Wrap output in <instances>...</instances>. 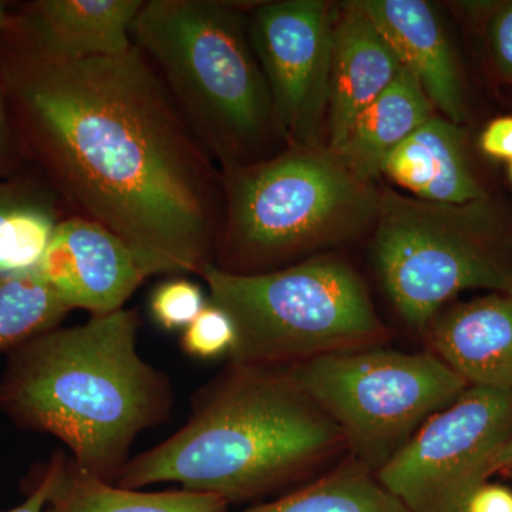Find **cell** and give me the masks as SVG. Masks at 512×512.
Instances as JSON below:
<instances>
[{"instance_id": "obj_1", "label": "cell", "mask_w": 512, "mask_h": 512, "mask_svg": "<svg viewBox=\"0 0 512 512\" xmlns=\"http://www.w3.org/2000/svg\"><path fill=\"white\" fill-rule=\"evenodd\" d=\"M0 80L26 160L74 217L120 238L146 278L214 262L221 171L136 46L62 60L8 28Z\"/></svg>"}, {"instance_id": "obj_2", "label": "cell", "mask_w": 512, "mask_h": 512, "mask_svg": "<svg viewBox=\"0 0 512 512\" xmlns=\"http://www.w3.org/2000/svg\"><path fill=\"white\" fill-rule=\"evenodd\" d=\"M137 309L57 326L8 353L0 410L62 441L84 473L116 484L143 431L171 419L173 386L138 352Z\"/></svg>"}, {"instance_id": "obj_3", "label": "cell", "mask_w": 512, "mask_h": 512, "mask_svg": "<svg viewBox=\"0 0 512 512\" xmlns=\"http://www.w3.org/2000/svg\"><path fill=\"white\" fill-rule=\"evenodd\" d=\"M346 451L342 434L285 367L234 365L202 386L177 433L130 458L117 485L180 484L245 501Z\"/></svg>"}, {"instance_id": "obj_4", "label": "cell", "mask_w": 512, "mask_h": 512, "mask_svg": "<svg viewBox=\"0 0 512 512\" xmlns=\"http://www.w3.org/2000/svg\"><path fill=\"white\" fill-rule=\"evenodd\" d=\"M130 35L220 168L268 158L266 148L281 137L241 6L144 0Z\"/></svg>"}, {"instance_id": "obj_5", "label": "cell", "mask_w": 512, "mask_h": 512, "mask_svg": "<svg viewBox=\"0 0 512 512\" xmlns=\"http://www.w3.org/2000/svg\"><path fill=\"white\" fill-rule=\"evenodd\" d=\"M220 171L224 214L212 265L228 274L278 271L375 224L380 191L328 146L285 144L265 160Z\"/></svg>"}, {"instance_id": "obj_6", "label": "cell", "mask_w": 512, "mask_h": 512, "mask_svg": "<svg viewBox=\"0 0 512 512\" xmlns=\"http://www.w3.org/2000/svg\"><path fill=\"white\" fill-rule=\"evenodd\" d=\"M200 278L210 302L234 322L237 340L228 355L234 365L289 367L390 339L365 282L336 256L259 275L228 274L210 264Z\"/></svg>"}, {"instance_id": "obj_7", "label": "cell", "mask_w": 512, "mask_h": 512, "mask_svg": "<svg viewBox=\"0 0 512 512\" xmlns=\"http://www.w3.org/2000/svg\"><path fill=\"white\" fill-rule=\"evenodd\" d=\"M373 225L384 289L407 328L421 336L458 293L512 288L505 225L488 198L450 205L384 190Z\"/></svg>"}, {"instance_id": "obj_8", "label": "cell", "mask_w": 512, "mask_h": 512, "mask_svg": "<svg viewBox=\"0 0 512 512\" xmlns=\"http://www.w3.org/2000/svg\"><path fill=\"white\" fill-rule=\"evenodd\" d=\"M285 369L338 427L348 456L375 473L468 387L429 350L407 353L384 345Z\"/></svg>"}, {"instance_id": "obj_9", "label": "cell", "mask_w": 512, "mask_h": 512, "mask_svg": "<svg viewBox=\"0 0 512 512\" xmlns=\"http://www.w3.org/2000/svg\"><path fill=\"white\" fill-rule=\"evenodd\" d=\"M512 433V390L468 386L430 417L377 480L407 512H466Z\"/></svg>"}, {"instance_id": "obj_10", "label": "cell", "mask_w": 512, "mask_h": 512, "mask_svg": "<svg viewBox=\"0 0 512 512\" xmlns=\"http://www.w3.org/2000/svg\"><path fill=\"white\" fill-rule=\"evenodd\" d=\"M336 12L338 6L322 0H278L248 13L249 39L285 144L326 146Z\"/></svg>"}, {"instance_id": "obj_11", "label": "cell", "mask_w": 512, "mask_h": 512, "mask_svg": "<svg viewBox=\"0 0 512 512\" xmlns=\"http://www.w3.org/2000/svg\"><path fill=\"white\" fill-rule=\"evenodd\" d=\"M36 271L67 305L92 316L124 309L146 275L120 238L96 222L63 218Z\"/></svg>"}, {"instance_id": "obj_12", "label": "cell", "mask_w": 512, "mask_h": 512, "mask_svg": "<svg viewBox=\"0 0 512 512\" xmlns=\"http://www.w3.org/2000/svg\"><path fill=\"white\" fill-rule=\"evenodd\" d=\"M144 0H33L13 5L9 29L62 60L120 56L133 49L130 30Z\"/></svg>"}, {"instance_id": "obj_13", "label": "cell", "mask_w": 512, "mask_h": 512, "mask_svg": "<svg viewBox=\"0 0 512 512\" xmlns=\"http://www.w3.org/2000/svg\"><path fill=\"white\" fill-rule=\"evenodd\" d=\"M423 338L468 386L512 390V288L444 308Z\"/></svg>"}, {"instance_id": "obj_14", "label": "cell", "mask_w": 512, "mask_h": 512, "mask_svg": "<svg viewBox=\"0 0 512 512\" xmlns=\"http://www.w3.org/2000/svg\"><path fill=\"white\" fill-rule=\"evenodd\" d=\"M402 69L399 57L357 2L338 6L326 111V146L342 143L356 117Z\"/></svg>"}, {"instance_id": "obj_15", "label": "cell", "mask_w": 512, "mask_h": 512, "mask_svg": "<svg viewBox=\"0 0 512 512\" xmlns=\"http://www.w3.org/2000/svg\"><path fill=\"white\" fill-rule=\"evenodd\" d=\"M400 63L419 80L434 109L460 124L466 117L463 84L446 32L424 0H357Z\"/></svg>"}, {"instance_id": "obj_16", "label": "cell", "mask_w": 512, "mask_h": 512, "mask_svg": "<svg viewBox=\"0 0 512 512\" xmlns=\"http://www.w3.org/2000/svg\"><path fill=\"white\" fill-rule=\"evenodd\" d=\"M382 174L419 200L463 205L488 198L468 163L466 133L440 114L384 158Z\"/></svg>"}, {"instance_id": "obj_17", "label": "cell", "mask_w": 512, "mask_h": 512, "mask_svg": "<svg viewBox=\"0 0 512 512\" xmlns=\"http://www.w3.org/2000/svg\"><path fill=\"white\" fill-rule=\"evenodd\" d=\"M434 114L419 80L402 66L392 84L356 117L332 151L356 177L373 183L382 174L384 158Z\"/></svg>"}, {"instance_id": "obj_18", "label": "cell", "mask_w": 512, "mask_h": 512, "mask_svg": "<svg viewBox=\"0 0 512 512\" xmlns=\"http://www.w3.org/2000/svg\"><path fill=\"white\" fill-rule=\"evenodd\" d=\"M228 503L192 491H143L107 483L80 470L69 457L50 512H225Z\"/></svg>"}, {"instance_id": "obj_19", "label": "cell", "mask_w": 512, "mask_h": 512, "mask_svg": "<svg viewBox=\"0 0 512 512\" xmlns=\"http://www.w3.org/2000/svg\"><path fill=\"white\" fill-rule=\"evenodd\" d=\"M244 512H407L375 471L346 456L325 476Z\"/></svg>"}, {"instance_id": "obj_20", "label": "cell", "mask_w": 512, "mask_h": 512, "mask_svg": "<svg viewBox=\"0 0 512 512\" xmlns=\"http://www.w3.org/2000/svg\"><path fill=\"white\" fill-rule=\"evenodd\" d=\"M72 308L36 269L0 275V353L62 325Z\"/></svg>"}, {"instance_id": "obj_21", "label": "cell", "mask_w": 512, "mask_h": 512, "mask_svg": "<svg viewBox=\"0 0 512 512\" xmlns=\"http://www.w3.org/2000/svg\"><path fill=\"white\" fill-rule=\"evenodd\" d=\"M207 305V296L200 285L183 276H175L151 293L150 313L160 328L175 332L191 325Z\"/></svg>"}, {"instance_id": "obj_22", "label": "cell", "mask_w": 512, "mask_h": 512, "mask_svg": "<svg viewBox=\"0 0 512 512\" xmlns=\"http://www.w3.org/2000/svg\"><path fill=\"white\" fill-rule=\"evenodd\" d=\"M237 332L227 312L208 303L191 325L183 330L181 348L195 359L210 360L227 356L234 348Z\"/></svg>"}, {"instance_id": "obj_23", "label": "cell", "mask_w": 512, "mask_h": 512, "mask_svg": "<svg viewBox=\"0 0 512 512\" xmlns=\"http://www.w3.org/2000/svg\"><path fill=\"white\" fill-rule=\"evenodd\" d=\"M49 194H55V192L50 190L49 185L33 168L19 177L0 180V235H2L3 225L13 212ZM0 275H5L2 268V254H0Z\"/></svg>"}, {"instance_id": "obj_24", "label": "cell", "mask_w": 512, "mask_h": 512, "mask_svg": "<svg viewBox=\"0 0 512 512\" xmlns=\"http://www.w3.org/2000/svg\"><path fill=\"white\" fill-rule=\"evenodd\" d=\"M67 464H69V457L66 454H53L25 501L0 512H50V503L66 474Z\"/></svg>"}, {"instance_id": "obj_25", "label": "cell", "mask_w": 512, "mask_h": 512, "mask_svg": "<svg viewBox=\"0 0 512 512\" xmlns=\"http://www.w3.org/2000/svg\"><path fill=\"white\" fill-rule=\"evenodd\" d=\"M29 161L26 160L20 148L12 119H10L8 101L3 92L0 80V180H10L30 171Z\"/></svg>"}, {"instance_id": "obj_26", "label": "cell", "mask_w": 512, "mask_h": 512, "mask_svg": "<svg viewBox=\"0 0 512 512\" xmlns=\"http://www.w3.org/2000/svg\"><path fill=\"white\" fill-rule=\"evenodd\" d=\"M488 39L495 64L512 80V2L504 3L491 16Z\"/></svg>"}, {"instance_id": "obj_27", "label": "cell", "mask_w": 512, "mask_h": 512, "mask_svg": "<svg viewBox=\"0 0 512 512\" xmlns=\"http://www.w3.org/2000/svg\"><path fill=\"white\" fill-rule=\"evenodd\" d=\"M484 154L495 160L512 161V116L498 117L488 123L480 137Z\"/></svg>"}, {"instance_id": "obj_28", "label": "cell", "mask_w": 512, "mask_h": 512, "mask_svg": "<svg viewBox=\"0 0 512 512\" xmlns=\"http://www.w3.org/2000/svg\"><path fill=\"white\" fill-rule=\"evenodd\" d=\"M466 512H512V491L504 485L485 483L468 501Z\"/></svg>"}, {"instance_id": "obj_29", "label": "cell", "mask_w": 512, "mask_h": 512, "mask_svg": "<svg viewBox=\"0 0 512 512\" xmlns=\"http://www.w3.org/2000/svg\"><path fill=\"white\" fill-rule=\"evenodd\" d=\"M501 471H512V433L494 460L493 474Z\"/></svg>"}, {"instance_id": "obj_30", "label": "cell", "mask_w": 512, "mask_h": 512, "mask_svg": "<svg viewBox=\"0 0 512 512\" xmlns=\"http://www.w3.org/2000/svg\"><path fill=\"white\" fill-rule=\"evenodd\" d=\"M13 5H15V3L0 0V33L8 29L10 23H12Z\"/></svg>"}, {"instance_id": "obj_31", "label": "cell", "mask_w": 512, "mask_h": 512, "mask_svg": "<svg viewBox=\"0 0 512 512\" xmlns=\"http://www.w3.org/2000/svg\"><path fill=\"white\" fill-rule=\"evenodd\" d=\"M508 173H510V180H511V184H512V161L510 163V167H508Z\"/></svg>"}]
</instances>
